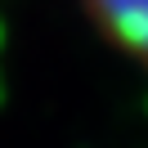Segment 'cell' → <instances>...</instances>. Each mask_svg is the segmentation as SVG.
<instances>
[{
	"label": "cell",
	"instance_id": "6da1fadb",
	"mask_svg": "<svg viewBox=\"0 0 148 148\" xmlns=\"http://www.w3.org/2000/svg\"><path fill=\"white\" fill-rule=\"evenodd\" d=\"M90 9L117 36V45L148 63V0H90Z\"/></svg>",
	"mask_w": 148,
	"mask_h": 148
}]
</instances>
